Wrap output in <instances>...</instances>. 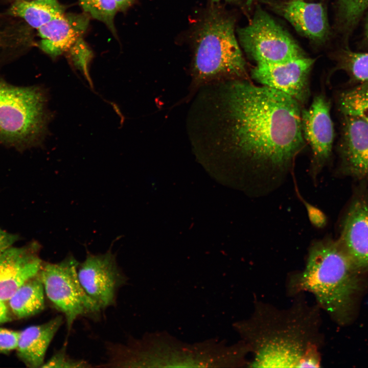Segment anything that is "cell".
<instances>
[{
	"mask_svg": "<svg viewBox=\"0 0 368 368\" xmlns=\"http://www.w3.org/2000/svg\"><path fill=\"white\" fill-rule=\"evenodd\" d=\"M191 100L186 128L194 152L244 176L249 193L279 186L306 145L301 105L249 79L204 85Z\"/></svg>",
	"mask_w": 368,
	"mask_h": 368,
	"instance_id": "cell-1",
	"label": "cell"
},
{
	"mask_svg": "<svg viewBox=\"0 0 368 368\" xmlns=\"http://www.w3.org/2000/svg\"><path fill=\"white\" fill-rule=\"evenodd\" d=\"M304 294L294 296L287 309L257 301L248 318L234 324L252 354L248 367L320 366V308L310 305Z\"/></svg>",
	"mask_w": 368,
	"mask_h": 368,
	"instance_id": "cell-2",
	"label": "cell"
},
{
	"mask_svg": "<svg viewBox=\"0 0 368 368\" xmlns=\"http://www.w3.org/2000/svg\"><path fill=\"white\" fill-rule=\"evenodd\" d=\"M358 272L339 241H316L309 249L303 270L288 278L287 291L292 296L310 293L320 309L344 323L359 287Z\"/></svg>",
	"mask_w": 368,
	"mask_h": 368,
	"instance_id": "cell-3",
	"label": "cell"
},
{
	"mask_svg": "<svg viewBox=\"0 0 368 368\" xmlns=\"http://www.w3.org/2000/svg\"><path fill=\"white\" fill-rule=\"evenodd\" d=\"M235 20L217 6H211L195 26L189 98L204 85L249 79L247 64L235 33Z\"/></svg>",
	"mask_w": 368,
	"mask_h": 368,
	"instance_id": "cell-4",
	"label": "cell"
},
{
	"mask_svg": "<svg viewBox=\"0 0 368 368\" xmlns=\"http://www.w3.org/2000/svg\"><path fill=\"white\" fill-rule=\"evenodd\" d=\"M45 90L16 86L0 79V143L24 150L40 145L50 114Z\"/></svg>",
	"mask_w": 368,
	"mask_h": 368,
	"instance_id": "cell-5",
	"label": "cell"
},
{
	"mask_svg": "<svg viewBox=\"0 0 368 368\" xmlns=\"http://www.w3.org/2000/svg\"><path fill=\"white\" fill-rule=\"evenodd\" d=\"M79 264L73 255H69L57 263L43 262L38 273L46 296L63 315L68 332L78 318L97 317L102 310L80 282Z\"/></svg>",
	"mask_w": 368,
	"mask_h": 368,
	"instance_id": "cell-6",
	"label": "cell"
},
{
	"mask_svg": "<svg viewBox=\"0 0 368 368\" xmlns=\"http://www.w3.org/2000/svg\"><path fill=\"white\" fill-rule=\"evenodd\" d=\"M240 44L256 64L281 63L307 55L290 35L260 7L249 24L238 30Z\"/></svg>",
	"mask_w": 368,
	"mask_h": 368,
	"instance_id": "cell-7",
	"label": "cell"
},
{
	"mask_svg": "<svg viewBox=\"0 0 368 368\" xmlns=\"http://www.w3.org/2000/svg\"><path fill=\"white\" fill-rule=\"evenodd\" d=\"M166 340V338H165ZM165 345L160 335H148L137 339L133 355L137 367L216 366L218 352L215 343L186 345L173 340V345Z\"/></svg>",
	"mask_w": 368,
	"mask_h": 368,
	"instance_id": "cell-8",
	"label": "cell"
},
{
	"mask_svg": "<svg viewBox=\"0 0 368 368\" xmlns=\"http://www.w3.org/2000/svg\"><path fill=\"white\" fill-rule=\"evenodd\" d=\"M77 272L82 287L102 310L114 305L118 292L127 280L110 250L104 254L88 252L79 262Z\"/></svg>",
	"mask_w": 368,
	"mask_h": 368,
	"instance_id": "cell-9",
	"label": "cell"
},
{
	"mask_svg": "<svg viewBox=\"0 0 368 368\" xmlns=\"http://www.w3.org/2000/svg\"><path fill=\"white\" fill-rule=\"evenodd\" d=\"M330 103L323 93L315 95L308 108L301 110V127L304 139L311 149V176L315 179L331 156L334 129L330 113Z\"/></svg>",
	"mask_w": 368,
	"mask_h": 368,
	"instance_id": "cell-10",
	"label": "cell"
},
{
	"mask_svg": "<svg viewBox=\"0 0 368 368\" xmlns=\"http://www.w3.org/2000/svg\"><path fill=\"white\" fill-rule=\"evenodd\" d=\"M315 61L306 56L281 63L256 64L250 76L260 85L289 96L302 107L310 96V76Z\"/></svg>",
	"mask_w": 368,
	"mask_h": 368,
	"instance_id": "cell-11",
	"label": "cell"
},
{
	"mask_svg": "<svg viewBox=\"0 0 368 368\" xmlns=\"http://www.w3.org/2000/svg\"><path fill=\"white\" fill-rule=\"evenodd\" d=\"M263 1L310 40L322 44L328 39L330 26L327 12L321 4L305 0Z\"/></svg>",
	"mask_w": 368,
	"mask_h": 368,
	"instance_id": "cell-12",
	"label": "cell"
},
{
	"mask_svg": "<svg viewBox=\"0 0 368 368\" xmlns=\"http://www.w3.org/2000/svg\"><path fill=\"white\" fill-rule=\"evenodd\" d=\"M39 251L34 242L0 253V301L7 302L22 284L38 273L43 262Z\"/></svg>",
	"mask_w": 368,
	"mask_h": 368,
	"instance_id": "cell-13",
	"label": "cell"
},
{
	"mask_svg": "<svg viewBox=\"0 0 368 368\" xmlns=\"http://www.w3.org/2000/svg\"><path fill=\"white\" fill-rule=\"evenodd\" d=\"M85 13H64L37 30L39 48L52 58L67 52L80 39L89 25Z\"/></svg>",
	"mask_w": 368,
	"mask_h": 368,
	"instance_id": "cell-14",
	"label": "cell"
},
{
	"mask_svg": "<svg viewBox=\"0 0 368 368\" xmlns=\"http://www.w3.org/2000/svg\"><path fill=\"white\" fill-rule=\"evenodd\" d=\"M339 243L359 271L368 269V199L351 205L343 223Z\"/></svg>",
	"mask_w": 368,
	"mask_h": 368,
	"instance_id": "cell-15",
	"label": "cell"
},
{
	"mask_svg": "<svg viewBox=\"0 0 368 368\" xmlns=\"http://www.w3.org/2000/svg\"><path fill=\"white\" fill-rule=\"evenodd\" d=\"M340 152L346 168L354 175L368 177V124L352 116H343Z\"/></svg>",
	"mask_w": 368,
	"mask_h": 368,
	"instance_id": "cell-16",
	"label": "cell"
},
{
	"mask_svg": "<svg viewBox=\"0 0 368 368\" xmlns=\"http://www.w3.org/2000/svg\"><path fill=\"white\" fill-rule=\"evenodd\" d=\"M63 321V316L58 315L46 323L29 326L20 331L16 350L27 367H42L48 348Z\"/></svg>",
	"mask_w": 368,
	"mask_h": 368,
	"instance_id": "cell-17",
	"label": "cell"
},
{
	"mask_svg": "<svg viewBox=\"0 0 368 368\" xmlns=\"http://www.w3.org/2000/svg\"><path fill=\"white\" fill-rule=\"evenodd\" d=\"M6 13L38 30L63 14L65 8L57 0H13Z\"/></svg>",
	"mask_w": 368,
	"mask_h": 368,
	"instance_id": "cell-18",
	"label": "cell"
},
{
	"mask_svg": "<svg viewBox=\"0 0 368 368\" xmlns=\"http://www.w3.org/2000/svg\"><path fill=\"white\" fill-rule=\"evenodd\" d=\"M45 295L42 283L37 274L22 284L7 302L12 313L23 318L44 309Z\"/></svg>",
	"mask_w": 368,
	"mask_h": 368,
	"instance_id": "cell-19",
	"label": "cell"
},
{
	"mask_svg": "<svg viewBox=\"0 0 368 368\" xmlns=\"http://www.w3.org/2000/svg\"><path fill=\"white\" fill-rule=\"evenodd\" d=\"M337 104L342 116L356 117L368 124V81L340 93Z\"/></svg>",
	"mask_w": 368,
	"mask_h": 368,
	"instance_id": "cell-20",
	"label": "cell"
},
{
	"mask_svg": "<svg viewBox=\"0 0 368 368\" xmlns=\"http://www.w3.org/2000/svg\"><path fill=\"white\" fill-rule=\"evenodd\" d=\"M337 66L352 80L359 83L368 81V53L356 52L348 49L337 56Z\"/></svg>",
	"mask_w": 368,
	"mask_h": 368,
	"instance_id": "cell-21",
	"label": "cell"
},
{
	"mask_svg": "<svg viewBox=\"0 0 368 368\" xmlns=\"http://www.w3.org/2000/svg\"><path fill=\"white\" fill-rule=\"evenodd\" d=\"M84 12L104 23L117 37L114 17L118 10L116 0H78Z\"/></svg>",
	"mask_w": 368,
	"mask_h": 368,
	"instance_id": "cell-22",
	"label": "cell"
},
{
	"mask_svg": "<svg viewBox=\"0 0 368 368\" xmlns=\"http://www.w3.org/2000/svg\"><path fill=\"white\" fill-rule=\"evenodd\" d=\"M339 21L346 30L352 28L368 8V0H337Z\"/></svg>",
	"mask_w": 368,
	"mask_h": 368,
	"instance_id": "cell-23",
	"label": "cell"
},
{
	"mask_svg": "<svg viewBox=\"0 0 368 368\" xmlns=\"http://www.w3.org/2000/svg\"><path fill=\"white\" fill-rule=\"evenodd\" d=\"M69 59L73 65L80 70L86 78L89 83L93 86L88 72V65L92 58V53L83 43L82 38L67 52Z\"/></svg>",
	"mask_w": 368,
	"mask_h": 368,
	"instance_id": "cell-24",
	"label": "cell"
},
{
	"mask_svg": "<svg viewBox=\"0 0 368 368\" xmlns=\"http://www.w3.org/2000/svg\"><path fill=\"white\" fill-rule=\"evenodd\" d=\"M92 366L87 361L71 357L64 346L55 352L53 355L45 361L41 367L85 368Z\"/></svg>",
	"mask_w": 368,
	"mask_h": 368,
	"instance_id": "cell-25",
	"label": "cell"
},
{
	"mask_svg": "<svg viewBox=\"0 0 368 368\" xmlns=\"http://www.w3.org/2000/svg\"><path fill=\"white\" fill-rule=\"evenodd\" d=\"M19 332L0 328V353H8L16 349Z\"/></svg>",
	"mask_w": 368,
	"mask_h": 368,
	"instance_id": "cell-26",
	"label": "cell"
},
{
	"mask_svg": "<svg viewBox=\"0 0 368 368\" xmlns=\"http://www.w3.org/2000/svg\"><path fill=\"white\" fill-rule=\"evenodd\" d=\"M307 210L309 219L312 224L318 228L323 227L327 220L325 214L317 208L301 198Z\"/></svg>",
	"mask_w": 368,
	"mask_h": 368,
	"instance_id": "cell-27",
	"label": "cell"
},
{
	"mask_svg": "<svg viewBox=\"0 0 368 368\" xmlns=\"http://www.w3.org/2000/svg\"><path fill=\"white\" fill-rule=\"evenodd\" d=\"M18 238L17 235L9 233L0 227V253L12 246Z\"/></svg>",
	"mask_w": 368,
	"mask_h": 368,
	"instance_id": "cell-28",
	"label": "cell"
},
{
	"mask_svg": "<svg viewBox=\"0 0 368 368\" xmlns=\"http://www.w3.org/2000/svg\"><path fill=\"white\" fill-rule=\"evenodd\" d=\"M10 319L9 310L5 302L0 301V324L8 321Z\"/></svg>",
	"mask_w": 368,
	"mask_h": 368,
	"instance_id": "cell-29",
	"label": "cell"
},
{
	"mask_svg": "<svg viewBox=\"0 0 368 368\" xmlns=\"http://www.w3.org/2000/svg\"><path fill=\"white\" fill-rule=\"evenodd\" d=\"M135 0H116L120 11H124L129 8Z\"/></svg>",
	"mask_w": 368,
	"mask_h": 368,
	"instance_id": "cell-30",
	"label": "cell"
},
{
	"mask_svg": "<svg viewBox=\"0 0 368 368\" xmlns=\"http://www.w3.org/2000/svg\"><path fill=\"white\" fill-rule=\"evenodd\" d=\"M213 2L218 3L220 1H225L230 3L237 4L239 3L241 0H211Z\"/></svg>",
	"mask_w": 368,
	"mask_h": 368,
	"instance_id": "cell-31",
	"label": "cell"
},
{
	"mask_svg": "<svg viewBox=\"0 0 368 368\" xmlns=\"http://www.w3.org/2000/svg\"><path fill=\"white\" fill-rule=\"evenodd\" d=\"M365 37L368 41V20L366 23V28H365Z\"/></svg>",
	"mask_w": 368,
	"mask_h": 368,
	"instance_id": "cell-32",
	"label": "cell"
},
{
	"mask_svg": "<svg viewBox=\"0 0 368 368\" xmlns=\"http://www.w3.org/2000/svg\"><path fill=\"white\" fill-rule=\"evenodd\" d=\"M257 0H247V5L249 7Z\"/></svg>",
	"mask_w": 368,
	"mask_h": 368,
	"instance_id": "cell-33",
	"label": "cell"
},
{
	"mask_svg": "<svg viewBox=\"0 0 368 368\" xmlns=\"http://www.w3.org/2000/svg\"><path fill=\"white\" fill-rule=\"evenodd\" d=\"M25 1H33V0H25Z\"/></svg>",
	"mask_w": 368,
	"mask_h": 368,
	"instance_id": "cell-34",
	"label": "cell"
}]
</instances>
